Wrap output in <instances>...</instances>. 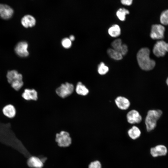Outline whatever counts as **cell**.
I'll use <instances>...</instances> for the list:
<instances>
[{
    "label": "cell",
    "instance_id": "1",
    "mask_svg": "<svg viewBox=\"0 0 168 168\" xmlns=\"http://www.w3.org/2000/svg\"><path fill=\"white\" fill-rule=\"evenodd\" d=\"M150 50L146 47L141 49L137 53V59L138 64L143 70H151L155 66V61L150 58Z\"/></svg>",
    "mask_w": 168,
    "mask_h": 168
},
{
    "label": "cell",
    "instance_id": "2",
    "mask_svg": "<svg viewBox=\"0 0 168 168\" xmlns=\"http://www.w3.org/2000/svg\"><path fill=\"white\" fill-rule=\"evenodd\" d=\"M162 114V111L160 110H151L147 112L145 121L147 132H150L155 128L157 121Z\"/></svg>",
    "mask_w": 168,
    "mask_h": 168
},
{
    "label": "cell",
    "instance_id": "3",
    "mask_svg": "<svg viewBox=\"0 0 168 168\" xmlns=\"http://www.w3.org/2000/svg\"><path fill=\"white\" fill-rule=\"evenodd\" d=\"M55 141L58 145L61 147H67L72 143V139L68 133L61 131L56 135Z\"/></svg>",
    "mask_w": 168,
    "mask_h": 168
},
{
    "label": "cell",
    "instance_id": "4",
    "mask_svg": "<svg viewBox=\"0 0 168 168\" xmlns=\"http://www.w3.org/2000/svg\"><path fill=\"white\" fill-rule=\"evenodd\" d=\"M168 52V43L162 40H160L154 44L153 52L154 55L158 57L164 56Z\"/></svg>",
    "mask_w": 168,
    "mask_h": 168
},
{
    "label": "cell",
    "instance_id": "5",
    "mask_svg": "<svg viewBox=\"0 0 168 168\" xmlns=\"http://www.w3.org/2000/svg\"><path fill=\"white\" fill-rule=\"evenodd\" d=\"M74 87L73 85L71 83L66 82L62 84L56 90L57 94L60 97L62 98H66L73 92Z\"/></svg>",
    "mask_w": 168,
    "mask_h": 168
},
{
    "label": "cell",
    "instance_id": "6",
    "mask_svg": "<svg viewBox=\"0 0 168 168\" xmlns=\"http://www.w3.org/2000/svg\"><path fill=\"white\" fill-rule=\"evenodd\" d=\"M165 30V27L161 25H153L152 26L150 36L153 40H162L164 38Z\"/></svg>",
    "mask_w": 168,
    "mask_h": 168
},
{
    "label": "cell",
    "instance_id": "7",
    "mask_svg": "<svg viewBox=\"0 0 168 168\" xmlns=\"http://www.w3.org/2000/svg\"><path fill=\"white\" fill-rule=\"evenodd\" d=\"M28 44L25 41H21L18 42L16 45L14 51L16 54L21 57H26L29 55L28 50Z\"/></svg>",
    "mask_w": 168,
    "mask_h": 168
},
{
    "label": "cell",
    "instance_id": "8",
    "mask_svg": "<svg viewBox=\"0 0 168 168\" xmlns=\"http://www.w3.org/2000/svg\"><path fill=\"white\" fill-rule=\"evenodd\" d=\"M128 122L133 124L140 123L142 118L140 113L137 110H132L129 111L126 115Z\"/></svg>",
    "mask_w": 168,
    "mask_h": 168
},
{
    "label": "cell",
    "instance_id": "9",
    "mask_svg": "<svg viewBox=\"0 0 168 168\" xmlns=\"http://www.w3.org/2000/svg\"><path fill=\"white\" fill-rule=\"evenodd\" d=\"M14 13L13 9L9 6L0 4V17L2 19L8 20L11 18Z\"/></svg>",
    "mask_w": 168,
    "mask_h": 168
},
{
    "label": "cell",
    "instance_id": "10",
    "mask_svg": "<svg viewBox=\"0 0 168 168\" xmlns=\"http://www.w3.org/2000/svg\"><path fill=\"white\" fill-rule=\"evenodd\" d=\"M166 147L164 145H158L150 149V154L152 156L156 157L158 156H164L167 153Z\"/></svg>",
    "mask_w": 168,
    "mask_h": 168
},
{
    "label": "cell",
    "instance_id": "11",
    "mask_svg": "<svg viewBox=\"0 0 168 168\" xmlns=\"http://www.w3.org/2000/svg\"><path fill=\"white\" fill-rule=\"evenodd\" d=\"M115 103L117 107L120 109L126 110L130 106V103L127 98L122 96H118L115 100Z\"/></svg>",
    "mask_w": 168,
    "mask_h": 168
},
{
    "label": "cell",
    "instance_id": "12",
    "mask_svg": "<svg viewBox=\"0 0 168 168\" xmlns=\"http://www.w3.org/2000/svg\"><path fill=\"white\" fill-rule=\"evenodd\" d=\"M21 96L23 99L27 101L36 100L38 99L37 92L34 89H24Z\"/></svg>",
    "mask_w": 168,
    "mask_h": 168
},
{
    "label": "cell",
    "instance_id": "13",
    "mask_svg": "<svg viewBox=\"0 0 168 168\" xmlns=\"http://www.w3.org/2000/svg\"><path fill=\"white\" fill-rule=\"evenodd\" d=\"M21 23L22 26L25 28H31L35 26L36 20L32 16L27 14L22 18Z\"/></svg>",
    "mask_w": 168,
    "mask_h": 168
},
{
    "label": "cell",
    "instance_id": "14",
    "mask_svg": "<svg viewBox=\"0 0 168 168\" xmlns=\"http://www.w3.org/2000/svg\"><path fill=\"white\" fill-rule=\"evenodd\" d=\"M16 110L15 106L11 104H8L4 106L2 109L3 114L6 117L12 119L16 116Z\"/></svg>",
    "mask_w": 168,
    "mask_h": 168
},
{
    "label": "cell",
    "instance_id": "15",
    "mask_svg": "<svg viewBox=\"0 0 168 168\" xmlns=\"http://www.w3.org/2000/svg\"><path fill=\"white\" fill-rule=\"evenodd\" d=\"M6 78L8 83L10 84L14 81L17 80H23L22 74L18 73L17 70H15L8 71L6 74Z\"/></svg>",
    "mask_w": 168,
    "mask_h": 168
},
{
    "label": "cell",
    "instance_id": "16",
    "mask_svg": "<svg viewBox=\"0 0 168 168\" xmlns=\"http://www.w3.org/2000/svg\"><path fill=\"white\" fill-rule=\"evenodd\" d=\"M44 164L39 157L36 156H30L27 161L28 166L32 168H42Z\"/></svg>",
    "mask_w": 168,
    "mask_h": 168
},
{
    "label": "cell",
    "instance_id": "17",
    "mask_svg": "<svg viewBox=\"0 0 168 168\" xmlns=\"http://www.w3.org/2000/svg\"><path fill=\"white\" fill-rule=\"evenodd\" d=\"M141 131L139 128L136 126H133L128 131L129 137L133 140L139 137L141 134Z\"/></svg>",
    "mask_w": 168,
    "mask_h": 168
},
{
    "label": "cell",
    "instance_id": "18",
    "mask_svg": "<svg viewBox=\"0 0 168 168\" xmlns=\"http://www.w3.org/2000/svg\"><path fill=\"white\" fill-rule=\"evenodd\" d=\"M108 33L111 37H117L121 34V29L119 25L115 24L109 28Z\"/></svg>",
    "mask_w": 168,
    "mask_h": 168
},
{
    "label": "cell",
    "instance_id": "19",
    "mask_svg": "<svg viewBox=\"0 0 168 168\" xmlns=\"http://www.w3.org/2000/svg\"><path fill=\"white\" fill-rule=\"evenodd\" d=\"M77 93L82 96L87 95L89 92L88 89L81 82L77 83L76 88Z\"/></svg>",
    "mask_w": 168,
    "mask_h": 168
},
{
    "label": "cell",
    "instance_id": "20",
    "mask_svg": "<svg viewBox=\"0 0 168 168\" xmlns=\"http://www.w3.org/2000/svg\"><path fill=\"white\" fill-rule=\"evenodd\" d=\"M107 53L108 55L112 58L116 60H119L123 58V55L119 52L113 48L108 49Z\"/></svg>",
    "mask_w": 168,
    "mask_h": 168
},
{
    "label": "cell",
    "instance_id": "21",
    "mask_svg": "<svg viewBox=\"0 0 168 168\" xmlns=\"http://www.w3.org/2000/svg\"><path fill=\"white\" fill-rule=\"evenodd\" d=\"M24 82L22 80H17L13 82L10 85L12 88L16 91H19L23 86Z\"/></svg>",
    "mask_w": 168,
    "mask_h": 168
},
{
    "label": "cell",
    "instance_id": "22",
    "mask_svg": "<svg viewBox=\"0 0 168 168\" xmlns=\"http://www.w3.org/2000/svg\"><path fill=\"white\" fill-rule=\"evenodd\" d=\"M129 12L127 10L124 8H120L116 12V15L121 21H124L125 19L126 15L128 14Z\"/></svg>",
    "mask_w": 168,
    "mask_h": 168
},
{
    "label": "cell",
    "instance_id": "23",
    "mask_svg": "<svg viewBox=\"0 0 168 168\" xmlns=\"http://www.w3.org/2000/svg\"><path fill=\"white\" fill-rule=\"evenodd\" d=\"M108 67L105 65L103 62L100 63L98 67V72L100 75H104L106 74L108 72Z\"/></svg>",
    "mask_w": 168,
    "mask_h": 168
},
{
    "label": "cell",
    "instance_id": "24",
    "mask_svg": "<svg viewBox=\"0 0 168 168\" xmlns=\"http://www.w3.org/2000/svg\"><path fill=\"white\" fill-rule=\"evenodd\" d=\"M111 45L113 49L120 52L122 45L120 39H117L114 40L112 42Z\"/></svg>",
    "mask_w": 168,
    "mask_h": 168
},
{
    "label": "cell",
    "instance_id": "25",
    "mask_svg": "<svg viewBox=\"0 0 168 168\" xmlns=\"http://www.w3.org/2000/svg\"><path fill=\"white\" fill-rule=\"evenodd\" d=\"M161 23L164 25H168V9L163 11L160 16Z\"/></svg>",
    "mask_w": 168,
    "mask_h": 168
},
{
    "label": "cell",
    "instance_id": "26",
    "mask_svg": "<svg viewBox=\"0 0 168 168\" xmlns=\"http://www.w3.org/2000/svg\"><path fill=\"white\" fill-rule=\"evenodd\" d=\"M62 46L64 48L68 49L70 48L72 45V41L68 38L63 39L61 42Z\"/></svg>",
    "mask_w": 168,
    "mask_h": 168
},
{
    "label": "cell",
    "instance_id": "27",
    "mask_svg": "<svg viewBox=\"0 0 168 168\" xmlns=\"http://www.w3.org/2000/svg\"><path fill=\"white\" fill-rule=\"evenodd\" d=\"M88 168H101V165L99 161H94L90 163Z\"/></svg>",
    "mask_w": 168,
    "mask_h": 168
},
{
    "label": "cell",
    "instance_id": "28",
    "mask_svg": "<svg viewBox=\"0 0 168 168\" xmlns=\"http://www.w3.org/2000/svg\"><path fill=\"white\" fill-rule=\"evenodd\" d=\"M128 51L127 46L125 44H122L120 53L123 56L125 55Z\"/></svg>",
    "mask_w": 168,
    "mask_h": 168
},
{
    "label": "cell",
    "instance_id": "29",
    "mask_svg": "<svg viewBox=\"0 0 168 168\" xmlns=\"http://www.w3.org/2000/svg\"><path fill=\"white\" fill-rule=\"evenodd\" d=\"M133 0H121L122 3L126 5H130L131 4Z\"/></svg>",
    "mask_w": 168,
    "mask_h": 168
},
{
    "label": "cell",
    "instance_id": "30",
    "mask_svg": "<svg viewBox=\"0 0 168 168\" xmlns=\"http://www.w3.org/2000/svg\"><path fill=\"white\" fill-rule=\"evenodd\" d=\"M40 159L44 163L47 160V158L45 157L44 156H41L40 157Z\"/></svg>",
    "mask_w": 168,
    "mask_h": 168
},
{
    "label": "cell",
    "instance_id": "31",
    "mask_svg": "<svg viewBox=\"0 0 168 168\" xmlns=\"http://www.w3.org/2000/svg\"><path fill=\"white\" fill-rule=\"evenodd\" d=\"M69 38L71 41H72L74 40L75 39V37L73 35H71L69 36Z\"/></svg>",
    "mask_w": 168,
    "mask_h": 168
},
{
    "label": "cell",
    "instance_id": "32",
    "mask_svg": "<svg viewBox=\"0 0 168 168\" xmlns=\"http://www.w3.org/2000/svg\"><path fill=\"white\" fill-rule=\"evenodd\" d=\"M166 83L167 85L168 86V77L166 79Z\"/></svg>",
    "mask_w": 168,
    "mask_h": 168
}]
</instances>
